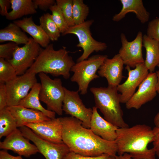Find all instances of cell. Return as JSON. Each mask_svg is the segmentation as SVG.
Listing matches in <instances>:
<instances>
[{
  "label": "cell",
  "instance_id": "2",
  "mask_svg": "<svg viewBox=\"0 0 159 159\" xmlns=\"http://www.w3.org/2000/svg\"><path fill=\"white\" fill-rule=\"evenodd\" d=\"M115 140L119 155L129 154L133 159H155L154 149L148 146L154 138L153 129L144 124L118 128Z\"/></svg>",
  "mask_w": 159,
  "mask_h": 159
},
{
  "label": "cell",
  "instance_id": "27",
  "mask_svg": "<svg viewBox=\"0 0 159 159\" xmlns=\"http://www.w3.org/2000/svg\"><path fill=\"white\" fill-rule=\"evenodd\" d=\"M40 26L42 28L50 40H57L60 35V32L53 20L51 14L45 13L39 18Z\"/></svg>",
  "mask_w": 159,
  "mask_h": 159
},
{
  "label": "cell",
  "instance_id": "41",
  "mask_svg": "<svg viewBox=\"0 0 159 159\" xmlns=\"http://www.w3.org/2000/svg\"><path fill=\"white\" fill-rule=\"evenodd\" d=\"M154 122L155 127L159 128V112L157 113L154 118Z\"/></svg>",
  "mask_w": 159,
  "mask_h": 159
},
{
  "label": "cell",
  "instance_id": "28",
  "mask_svg": "<svg viewBox=\"0 0 159 159\" xmlns=\"http://www.w3.org/2000/svg\"><path fill=\"white\" fill-rule=\"evenodd\" d=\"M73 17L74 25L82 23L89 13V6L83 0H73Z\"/></svg>",
  "mask_w": 159,
  "mask_h": 159
},
{
  "label": "cell",
  "instance_id": "1",
  "mask_svg": "<svg viewBox=\"0 0 159 159\" xmlns=\"http://www.w3.org/2000/svg\"><path fill=\"white\" fill-rule=\"evenodd\" d=\"M62 125V140L70 151L88 156L106 154L115 156V141L105 140L84 127L81 121L72 117H60Z\"/></svg>",
  "mask_w": 159,
  "mask_h": 159
},
{
  "label": "cell",
  "instance_id": "17",
  "mask_svg": "<svg viewBox=\"0 0 159 159\" xmlns=\"http://www.w3.org/2000/svg\"><path fill=\"white\" fill-rule=\"evenodd\" d=\"M124 64L118 54L107 58L97 71L99 76L105 77L109 86L117 87L122 78Z\"/></svg>",
  "mask_w": 159,
  "mask_h": 159
},
{
  "label": "cell",
  "instance_id": "3",
  "mask_svg": "<svg viewBox=\"0 0 159 159\" xmlns=\"http://www.w3.org/2000/svg\"><path fill=\"white\" fill-rule=\"evenodd\" d=\"M75 64L65 47L55 50L53 44H50L42 49L33 64L26 71L35 74L43 72L54 76L61 75L67 79Z\"/></svg>",
  "mask_w": 159,
  "mask_h": 159
},
{
  "label": "cell",
  "instance_id": "30",
  "mask_svg": "<svg viewBox=\"0 0 159 159\" xmlns=\"http://www.w3.org/2000/svg\"><path fill=\"white\" fill-rule=\"evenodd\" d=\"M49 9L52 13L51 16L53 20L62 34L69 27L61 9L56 4L51 6Z\"/></svg>",
  "mask_w": 159,
  "mask_h": 159
},
{
  "label": "cell",
  "instance_id": "31",
  "mask_svg": "<svg viewBox=\"0 0 159 159\" xmlns=\"http://www.w3.org/2000/svg\"><path fill=\"white\" fill-rule=\"evenodd\" d=\"M56 1L69 26H74L73 17V0H56Z\"/></svg>",
  "mask_w": 159,
  "mask_h": 159
},
{
  "label": "cell",
  "instance_id": "14",
  "mask_svg": "<svg viewBox=\"0 0 159 159\" xmlns=\"http://www.w3.org/2000/svg\"><path fill=\"white\" fill-rule=\"evenodd\" d=\"M157 78L156 72H149L139 86L137 91L125 104L126 108L138 109L156 96Z\"/></svg>",
  "mask_w": 159,
  "mask_h": 159
},
{
  "label": "cell",
  "instance_id": "26",
  "mask_svg": "<svg viewBox=\"0 0 159 159\" xmlns=\"http://www.w3.org/2000/svg\"><path fill=\"white\" fill-rule=\"evenodd\" d=\"M18 127L16 121L7 107L0 110V138L7 136Z\"/></svg>",
  "mask_w": 159,
  "mask_h": 159
},
{
  "label": "cell",
  "instance_id": "40",
  "mask_svg": "<svg viewBox=\"0 0 159 159\" xmlns=\"http://www.w3.org/2000/svg\"><path fill=\"white\" fill-rule=\"evenodd\" d=\"M116 159H133L130 155L127 153H125L122 155L115 156Z\"/></svg>",
  "mask_w": 159,
  "mask_h": 159
},
{
  "label": "cell",
  "instance_id": "24",
  "mask_svg": "<svg viewBox=\"0 0 159 159\" xmlns=\"http://www.w3.org/2000/svg\"><path fill=\"white\" fill-rule=\"evenodd\" d=\"M12 10L5 16L9 20H14L37 12L32 0H10Z\"/></svg>",
  "mask_w": 159,
  "mask_h": 159
},
{
  "label": "cell",
  "instance_id": "42",
  "mask_svg": "<svg viewBox=\"0 0 159 159\" xmlns=\"http://www.w3.org/2000/svg\"><path fill=\"white\" fill-rule=\"evenodd\" d=\"M156 72L157 78V82L156 86V89L157 92L159 94V70L157 71Z\"/></svg>",
  "mask_w": 159,
  "mask_h": 159
},
{
  "label": "cell",
  "instance_id": "6",
  "mask_svg": "<svg viewBox=\"0 0 159 159\" xmlns=\"http://www.w3.org/2000/svg\"><path fill=\"white\" fill-rule=\"evenodd\" d=\"M38 76L41 82L40 100L46 104L48 110L62 115L65 87L62 85L61 79H52L43 72L39 73Z\"/></svg>",
  "mask_w": 159,
  "mask_h": 159
},
{
  "label": "cell",
  "instance_id": "34",
  "mask_svg": "<svg viewBox=\"0 0 159 159\" xmlns=\"http://www.w3.org/2000/svg\"><path fill=\"white\" fill-rule=\"evenodd\" d=\"M63 159H116L115 156L106 154L96 156H88L82 155L70 151Z\"/></svg>",
  "mask_w": 159,
  "mask_h": 159
},
{
  "label": "cell",
  "instance_id": "38",
  "mask_svg": "<svg viewBox=\"0 0 159 159\" xmlns=\"http://www.w3.org/2000/svg\"><path fill=\"white\" fill-rule=\"evenodd\" d=\"M11 6L10 0H0V14L2 16H6L8 13V10Z\"/></svg>",
  "mask_w": 159,
  "mask_h": 159
},
{
  "label": "cell",
  "instance_id": "22",
  "mask_svg": "<svg viewBox=\"0 0 159 159\" xmlns=\"http://www.w3.org/2000/svg\"><path fill=\"white\" fill-rule=\"evenodd\" d=\"M143 45L146 52L145 65L149 72H154L159 63V42L145 34Z\"/></svg>",
  "mask_w": 159,
  "mask_h": 159
},
{
  "label": "cell",
  "instance_id": "37",
  "mask_svg": "<svg viewBox=\"0 0 159 159\" xmlns=\"http://www.w3.org/2000/svg\"><path fill=\"white\" fill-rule=\"evenodd\" d=\"M154 138L153 142V148L155 150L156 155L159 158V128L155 127L153 129Z\"/></svg>",
  "mask_w": 159,
  "mask_h": 159
},
{
  "label": "cell",
  "instance_id": "15",
  "mask_svg": "<svg viewBox=\"0 0 159 159\" xmlns=\"http://www.w3.org/2000/svg\"><path fill=\"white\" fill-rule=\"evenodd\" d=\"M29 140L24 136L19 129L17 128L0 142V148L11 150L20 156L29 157L39 152L36 145L31 144Z\"/></svg>",
  "mask_w": 159,
  "mask_h": 159
},
{
  "label": "cell",
  "instance_id": "4",
  "mask_svg": "<svg viewBox=\"0 0 159 159\" xmlns=\"http://www.w3.org/2000/svg\"><path fill=\"white\" fill-rule=\"evenodd\" d=\"M90 91L94 97L95 107L105 119L118 128L129 127L123 119L117 87H92Z\"/></svg>",
  "mask_w": 159,
  "mask_h": 159
},
{
  "label": "cell",
  "instance_id": "19",
  "mask_svg": "<svg viewBox=\"0 0 159 159\" xmlns=\"http://www.w3.org/2000/svg\"><path fill=\"white\" fill-rule=\"evenodd\" d=\"M7 107L16 120L18 127L26 124L39 122L51 119L39 111L19 105Z\"/></svg>",
  "mask_w": 159,
  "mask_h": 159
},
{
  "label": "cell",
  "instance_id": "32",
  "mask_svg": "<svg viewBox=\"0 0 159 159\" xmlns=\"http://www.w3.org/2000/svg\"><path fill=\"white\" fill-rule=\"evenodd\" d=\"M16 43L10 42L0 45V58L6 60L11 59L13 57L14 53L19 47Z\"/></svg>",
  "mask_w": 159,
  "mask_h": 159
},
{
  "label": "cell",
  "instance_id": "16",
  "mask_svg": "<svg viewBox=\"0 0 159 159\" xmlns=\"http://www.w3.org/2000/svg\"><path fill=\"white\" fill-rule=\"evenodd\" d=\"M42 138L56 143H63L62 140V125L59 118L25 125Z\"/></svg>",
  "mask_w": 159,
  "mask_h": 159
},
{
  "label": "cell",
  "instance_id": "29",
  "mask_svg": "<svg viewBox=\"0 0 159 159\" xmlns=\"http://www.w3.org/2000/svg\"><path fill=\"white\" fill-rule=\"evenodd\" d=\"M17 76L12 64L7 60L0 58V83H6Z\"/></svg>",
  "mask_w": 159,
  "mask_h": 159
},
{
  "label": "cell",
  "instance_id": "39",
  "mask_svg": "<svg viewBox=\"0 0 159 159\" xmlns=\"http://www.w3.org/2000/svg\"><path fill=\"white\" fill-rule=\"evenodd\" d=\"M0 159H24L21 156H14L8 152L7 150H2L0 151Z\"/></svg>",
  "mask_w": 159,
  "mask_h": 159
},
{
  "label": "cell",
  "instance_id": "13",
  "mask_svg": "<svg viewBox=\"0 0 159 159\" xmlns=\"http://www.w3.org/2000/svg\"><path fill=\"white\" fill-rule=\"evenodd\" d=\"M128 76L123 83L119 84L117 89L120 94L121 103L126 104L135 92L137 87L147 77L149 72L144 63L138 64L133 69L126 66Z\"/></svg>",
  "mask_w": 159,
  "mask_h": 159
},
{
  "label": "cell",
  "instance_id": "23",
  "mask_svg": "<svg viewBox=\"0 0 159 159\" xmlns=\"http://www.w3.org/2000/svg\"><path fill=\"white\" fill-rule=\"evenodd\" d=\"M40 88V83H36L28 95L20 102L19 105L39 111L49 118H54L56 113L45 109L40 103L39 98Z\"/></svg>",
  "mask_w": 159,
  "mask_h": 159
},
{
  "label": "cell",
  "instance_id": "8",
  "mask_svg": "<svg viewBox=\"0 0 159 159\" xmlns=\"http://www.w3.org/2000/svg\"><path fill=\"white\" fill-rule=\"evenodd\" d=\"M36 74L28 72L5 84L7 96V106L18 105L37 83Z\"/></svg>",
  "mask_w": 159,
  "mask_h": 159
},
{
  "label": "cell",
  "instance_id": "43",
  "mask_svg": "<svg viewBox=\"0 0 159 159\" xmlns=\"http://www.w3.org/2000/svg\"><path fill=\"white\" fill-rule=\"evenodd\" d=\"M157 66L159 68V64H158V65Z\"/></svg>",
  "mask_w": 159,
  "mask_h": 159
},
{
  "label": "cell",
  "instance_id": "18",
  "mask_svg": "<svg viewBox=\"0 0 159 159\" xmlns=\"http://www.w3.org/2000/svg\"><path fill=\"white\" fill-rule=\"evenodd\" d=\"M93 114L90 129L95 135L110 141H115L118 127L102 118L95 107H92Z\"/></svg>",
  "mask_w": 159,
  "mask_h": 159
},
{
  "label": "cell",
  "instance_id": "35",
  "mask_svg": "<svg viewBox=\"0 0 159 159\" xmlns=\"http://www.w3.org/2000/svg\"><path fill=\"white\" fill-rule=\"evenodd\" d=\"M35 8H38L40 10L46 11L50 7L56 4L54 0H32Z\"/></svg>",
  "mask_w": 159,
  "mask_h": 159
},
{
  "label": "cell",
  "instance_id": "9",
  "mask_svg": "<svg viewBox=\"0 0 159 159\" xmlns=\"http://www.w3.org/2000/svg\"><path fill=\"white\" fill-rule=\"evenodd\" d=\"M42 49L39 44L29 38L28 42L22 47H19L12 58L7 61L14 67L17 75H21L32 66Z\"/></svg>",
  "mask_w": 159,
  "mask_h": 159
},
{
  "label": "cell",
  "instance_id": "25",
  "mask_svg": "<svg viewBox=\"0 0 159 159\" xmlns=\"http://www.w3.org/2000/svg\"><path fill=\"white\" fill-rule=\"evenodd\" d=\"M29 38L21 29L14 22L0 30V42L11 41L18 44L27 43Z\"/></svg>",
  "mask_w": 159,
  "mask_h": 159
},
{
  "label": "cell",
  "instance_id": "20",
  "mask_svg": "<svg viewBox=\"0 0 159 159\" xmlns=\"http://www.w3.org/2000/svg\"><path fill=\"white\" fill-rule=\"evenodd\" d=\"M122 7L120 11L113 17V21L118 22L125 17L129 12H134L136 17L142 24L148 22L149 19L150 13L144 6L142 0H120Z\"/></svg>",
  "mask_w": 159,
  "mask_h": 159
},
{
  "label": "cell",
  "instance_id": "12",
  "mask_svg": "<svg viewBox=\"0 0 159 159\" xmlns=\"http://www.w3.org/2000/svg\"><path fill=\"white\" fill-rule=\"evenodd\" d=\"M143 36L142 32H138L134 39L129 42L125 34H121L122 46L118 54L126 66L135 68L137 65L144 63L142 52Z\"/></svg>",
  "mask_w": 159,
  "mask_h": 159
},
{
  "label": "cell",
  "instance_id": "7",
  "mask_svg": "<svg viewBox=\"0 0 159 159\" xmlns=\"http://www.w3.org/2000/svg\"><path fill=\"white\" fill-rule=\"evenodd\" d=\"M94 21L93 19L87 20L80 24L69 27L62 34L63 35L73 34L77 37L79 43L77 47L82 48L83 52L77 59V62L87 59L89 56L94 52L102 51L107 47L106 43L97 41L92 37L90 27Z\"/></svg>",
  "mask_w": 159,
  "mask_h": 159
},
{
  "label": "cell",
  "instance_id": "36",
  "mask_svg": "<svg viewBox=\"0 0 159 159\" xmlns=\"http://www.w3.org/2000/svg\"><path fill=\"white\" fill-rule=\"evenodd\" d=\"M7 100L5 84L0 83V110L7 106Z\"/></svg>",
  "mask_w": 159,
  "mask_h": 159
},
{
  "label": "cell",
  "instance_id": "10",
  "mask_svg": "<svg viewBox=\"0 0 159 159\" xmlns=\"http://www.w3.org/2000/svg\"><path fill=\"white\" fill-rule=\"evenodd\" d=\"M19 129L25 137L33 142L39 152L46 159H63L70 152L68 147L64 143H56L44 140L26 126L20 127Z\"/></svg>",
  "mask_w": 159,
  "mask_h": 159
},
{
  "label": "cell",
  "instance_id": "33",
  "mask_svg": "<svg viewBox=\"0 0 159 159\" xmlns=\"http://www.w3.org/2000/svg\"><path fill=\"white\" fill-rule=\"evenodd\" d=\"M146 35L159 42V17H156L148 23Z\"/></svg>",
  "mask_w": 159,
  "mask_h": 159
},
{
  "label": "cell",
  "instance_id": "11",
  "mask_svg": "<svg viewBox=\"0 0 159 159\" xmlns=\"http://www.w3.org/2000/svg\"><path fill=\"white\" fill-rule=\"evenodd\" d=\"M65 95L62 109L66 114L81 121L83 126L90 128L93 110L86 107L79 94V91H71L64 88Z\"/></svg>",
  "mask_w": 159,
  "mask_h": 159
},
{
  "label": "cell",
  "instance_id": "21",
  "mask_svg": "<svg viewBox=\"0 0 159 159\" xmlns=\"http://www.w3.org/2000/svg\"><path fill=\"white\" fill-rule=\"evenodd\" d=\"M13 22L30 35L42 47L45 48L49 44L50 40L49 37L40 25L34 23L32 16L14 20Z\"/></svg>",
  "mask_w": 159,
  "mask_h": 159
},
{
  "label": "cell",
  "instance_id": "5",
  "mask_svg": "<svg viewBox=\"0 0 159 159\" xmlns=\"http://www.w3.org/2000/svg\"><path fill=\"white\" fill-rule=\"evenodd\" d=\"M107 58V55H94L87 59L77 62L72 67L71 71L73 72V74L70 80L77 83L78 90L81 94H87L90 82L99 77L96 72Z\"/></svg>",
  "mask_w": 159,
  "mask_h": 159
}]
</instances>
